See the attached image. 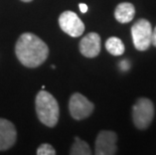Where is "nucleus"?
Segmentation results:
<instances>
[{
    "label": "nucleus",
    "instance_id": "nucleus-1",
    "mask_svg": "<svg viewBox=\"0 0 156 155\" xmlns=\"http://www.w3.org/2000/svg\"><path fill=\"white\" fill-rule=\"evenodd\" d=\"M49 49L45 42L31 32H24L15 44L18 61L27 68H37L46 61Z\"/></svg>",
    "mask_w": 156,
    "mask_h": 155
},
{
    "label": "nucleus",
    "instance_id": "nucleus-2",
    "mask_svg": "<svg viewBox=\"0 0 156 155\" xmlns=\"http://www.w3.org/2000/svg\"><path fill=\"white\" fill-rule=\"evenodd\" d=\"M35 111L39 121L48 127H55L58 122L59 107L51 93L42 90L35 98Z\"/></svg>",
    "mask_w": 156,
    "mask_h": 155
},
{
    "label": "nucleus",
    "instance_id": "nucleus-3",
    "mask_svg": "<svg viewBox=\"0 0 156 155\" xmlns=\"http://www.w3.org/2000/svg\"><path fill=\"white\" fill-rule=\"evenodd\" d=\"M132 117L136 128L145 130L150 126L154 118V105L147 98H140L136 101L132 109Z\"/></svg>",
    "mask_w": 156,
    "mask_h": 155
},
{
    "label": "nucleus",
    "instance_id": "nucleus-4",
    "mask_svg": "<svg viewBox=\"0 0 156 155\" xmlns=\"http://www.w3.org/2000/svg\"><path fill=\"white\" fill-rule=\"evenodd\" d=\"M131 34L134 47L137 51H144L150 48L152 26L147 19H138L131 27Z\"/></svg>",
    "mask_w": 156,
    "mask_h": 155
},
{
    "label": "nucleus",
    "instance_id": "nucleus-5",
    "mask_svg": "<svg viewBox=\"0 0 156 155\" xmlns=\"http://www.w3.org/2000/svg\"><path fill=\"white\" fill-rule=\"evenodd\" d=\"M94 104L82 94L75 93L69 98V114L75 120H84L86 118H88L94 112Z\"/></svg>",
    "mask_w": 156,
    "mask_h": 155
},
{
    "label": "nucleus",
    "instance_id": "nucleus-6",
    "mask_svg": "<svg viewBox=\"0 0 156 155\" xmlns=\"http://www.w3.org/2000/svg\"><path fill=\"white\" fill-rule=\"evenodd\" d=\"M58 24L62 30L72 37H79L85 31V24L73 11L62 12L58 17Z\"/></svg>",
    "mask_w": 156,
    "mask_h": 155
},
{
    "label": "nucleus",
    "instance_id": "nucleus-7",
    "mask_svg": "<svg viewBox=\"0 0 156 155\" xmlns=\"http://www.w3.org/2000/svg\"><path fill=\"white\" fill-rule=\"evenodd\" d=\"M117 134L113 131H101L95 143L97 155H114L117 153Z\"/></svg>",
    "mask_w": 156,
    "mask_h": 155
},
{
    "label": "nucleus",
    "instance_id": "nucleus-8",
    "mask_svg": "<svg viewBox=\"0 0 156 155\" xmlns=\"http://www.w3.org/2000/svg\"><path fill=\"white\" fill-rule=\"evenodd\" d=\"M79 48L86 58H96L101 51V37L96 32H90L80 41Z\"/></svg>",
    "mask_w": 156,
    "mask_h": 155
},
{
    "label": "nucleus",
    "instance_id": "nucleus-9",
    "mask_svg": "<svg viewBox=\"0 0 156 155\" xmlns=\"http://www.w3.org/2000/svg\"><path fill=\"white\" fill-rule=\"evenodd\" d=\"M16 141V129L10 121L0 118V151L7 150Z\"/></svg>",
    "mask_w": 156,
    "mask_h": 155
},
{
    "label": "nucleus",
    "instance_id": "nucleus-10",
    "mask_svg": "<svg viewBox=\"0 0 156 155\" xmlns=\"http://www.w3.org/2000/svg\"><path fill=\"white\" fill-rule=\"evenodd\" d=\"M116 20L120 23H128L133 20L135 16V7L132 3L122 2L117 5L114 12Z\"/></svg>",
    "mask_w": 156,
    "mask_h": 155
},
{
    "label": "nucleus",
    "instance_id": "nucleus-11",
    "mask_svg": "<svg viewBox=\"0 0 156 155\" xmlns=\"http://www.w3.org/2000/svg\"><path fill=\"white\" fill-rule=\"evenodd\" d=\"M105 47L109 54H111L112 55H116V57L123 55L125 51V45L123 44V41L116 36L109 37L106 41Z\"/></svg>",
    "mask_w": 156,
    "mask_h": 155
},
{
    "label": "nucleus",
    "instance_id": "nucleus-12",
    "mask_svg": "<svg viewBox=\"0 0 156 155\" xmlns=\"http://www.w3.org/2000/svg\"><path fill=\"white\" fill-rule=\"evenodd\" d=\"M69 154H72V155H91L92 151L86 141L80 139L79 137H76L74 144H73L71 151H69Z\"/></svg>",
    "mask_w": 156,
    "mask_h": 155
},
{
    "label": "nucleus",
    "instance_id": "nucleus-13",
    "mask_svg": "<svg viewBox=\"0 0 156 155\" xmlns=\"http://www.w3.org/2000/svg\"><path fill=\"white\" fill-rule=\"evenodd\" d=\"M56 152L55 150V148L51 146V144L44 143L37 148L36 154L37 155H55Z\"/></svg>",
    "mask_w": 156,
    "mask_h": 155
},
{
    "label": "nucleus",
    "instance_id": "nucleus-14",
    "mask_svg": "<svg viewBox=\"0 0 156 155\" xmlns=\"http://www.w3.org/2000/svg\"><path fill=\"white\" fill-rule=\"evenodd\" d=\"M151 44H153L156 48V26L154 29H152V37H151Z\"/></svg>",
    "mask_w": 156,
    "mask_h": 155
},
{
    "label": "nucleus",
    "instance_id": "nucleus-15",
    "mask_svg": "<svg viewBox=\"0 0 156 155\" xmlns=\"http://www.w3.org/2000/svg\"><path fill=\"white\" fill-rule=\"evenodd\" d=\"M120 67H121V69H122L123 71H127L128 69H129V67H130V65L128 64L127 61H123V62H121Z\"/></svg>",
    "mask_w": 156,
    "mask_h": 155
},
{
    "label": "nucleus",
    "instance_id": "nucleus-16",
    "mask_svg": "<svg viewBox=\"0 0 156 155\" xmlns=\"http://www.w3.org/2000/svg\"><path fill=\"white\" fill-rule=\"evenodd\" d=\"M80 7V10H81L82 13H86L88 11V6L85 4V3H81V4L79 5Z\"/></svg>",
    "mask_w": 156,
    "mask_h": 155
},
{
    "label": "nucleus",
    "instance_id": "nucleus-17",
    "mask_svg": "<svg viewBox=\"0 0 156 155\" xmlns=\"http://www.w3.org/2000/svg\"><path fill=\"white\" fill-rule=\"evenodd\" d=\"M21 1H23V2H30V1H32V0H21Z\"/></svg>",
    "mask_w": 156,
    "mask_h": 155
}]
</instances>
